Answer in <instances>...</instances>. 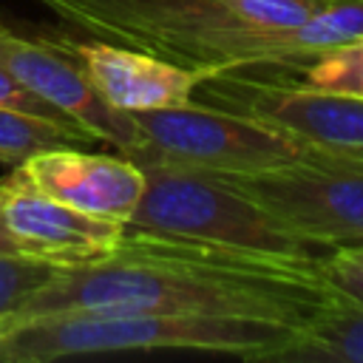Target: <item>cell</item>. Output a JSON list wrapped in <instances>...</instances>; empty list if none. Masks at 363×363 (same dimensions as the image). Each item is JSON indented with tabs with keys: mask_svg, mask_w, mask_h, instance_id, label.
<instances>
[{
	"mask_svg": "<svg viewBox=\"0 0 363 363\" xmlns=\"http://www.w3.org/2000/svg\"><path fill=\"white\" fill-rule=\"evenodd\" d=\"M298 329L250 318L190 315H43L0 329V363H51L108 352L190 349L272 360Z\"/></svg>",
	"mask_w": 363,
	"mask_h": 363,
	"instance_id": "obj_3",
	"label": "cell"
},
{
	"mask_svg": "<svg viewBox=\"0 0 363 363\" xmlns=\"http://www.w3.org/2000/svg\"><path fill=\"white\" fill-rule=\"evenodd\" d=\"M62 54H68L94 91L116 111H156L176 108L196 96L199 82L204 79L199 71L167 62L147 51L108 43V40H74V37H48Z\"/></svg>",
	"mask_w": 363,
	"mask_h": 363,
	"instance_id": "obj_10",
	"label": "cell"
},
{
	"mask_svg": "<svg viewBox=\"0 0 363 363\" xmlns=\"http://www.w3.org/2000/svg\"><path fill=\"white\" fill-rule=\"evenodd\" d=\"M130 119L142 136L136 164L162 162L207 173H247L292 162L312 147L252 116L193 99L176 108L133 111Z\"/></svg>",
	"mask_w": 363,
	"mask_h": 363,
	"instance_id": "obj_6",
	"label": "cell"
},
{
	"mask_svg": "<svg viewBox=\"0 0 363 363\" xmlns=\"http://www.w3.org/2000/svg\"><path fill=\"white\" fill-rule=\"evenodd\" d=\"M17 167L48 196L119 224H128L145 193V170L122 153H85L77 145H62L34 153Z\"/></svg>",
	"mask_w": 363,
	"mask_h": 363,
	"instance_id": "obj_11",
	"label": "cell"
},
{
	"mask_svg": "<svg viewBox=\"0 0 363 363\" xmlns=\"http://www.w3.org/2000/svg\"><path fill=\"white\" fill-rule=\"evenodd\" d=\"M0 252H17L11 238H9V233H6V227H3V221H0Z\"/></svg>",
	"mask_w": 363,
	"mask_h": 363,
	"instance_id": "obj_18",
	"label": "cell"
},
{
	"mask_svg": "<svg viewBox=\"0 0 363 363\" xmlns=\"http://www.w3.org/2000/svg\"><path fill=\"white\" fill-rule=\"evenodd\" d=\"M94 136L71 122H57L11 108H0V162L20 164L34 153L62 145H91Z\"/></svg>",
	"mask_w": 363,
	"mask_h": 363,
	"instance_id": "obj_13",
	"label": "cell"
},
{
	"mask_svg": "<svg viewBox=\"0 0 363 363\" xmlns=\"http://www.w3.org/2000/svg\"><path fill=\"white\" fill-rule=\"evenodd\" d=\"M309 85L363 96V34L303 65Z\"/></svg>",
	"mask_w": 363,
	"mask_h": 363,
	"instance_id": "obj_14",
	"label": "cell"
},
{
	"mask_svg": "<svg viewBox=\"0 0 363 363\" xmlns=\"http://www.w3.org/2000/svg\"><path fill=\"white\" fill-rule=\"evenodd\" d=\"M275 363H363V303L335 295L320 312L281 349Z\"/></svg>",
	"mask_w": 363,
	"mask_h": 363,
	"instance_id": "obj_12",
	"label": "cell"
},
{
	"mask_svg": "<svg viewBox=\"0 0 363 363\" xmlns=\"http://www.w3.org/2000/svg\"><path fill=\"white\" fill-rule=\"evenodd\" d=\"M0 221L20 255L51 267L105 258L125 230L119 221L79 213L48 196L17 164L0 179Z\"/></svg>",
	"mask_w": 363,
	"mask_h": 363,
	"instance_id": "obj_9",
	"label": "cell"
},
{
	"mask_svg": "<svg viewBox=\"0 0 363 363\" xmlns=\"http://www.w3.org/2000/svg\"><path fill=\"white\" fill-rule=\"evenodd\" d=\"M139 167L145 170V193L128 227L233 250L295 258L323 255V250L286 230L264 207L207 170L162 162H145Z\"/></svg>",
	"mask_w": 363,
	"mask_h": 363,
	"instance_id": "obj_4",
	"label": "cell"
},
{
	"mask_svg": "<svg viewBox=\"0 0 363 363\" xmlns=\"http://www.w3.org/2000/svg\"><path fill=\"white\" fill-rule=\"evenodd\" d=\"M323 275L337 292L363 303V241L329 250L323 255Z\"/></svg>",
	"mask_w": 363,
	"mask_h": 363,
	"instance_id": "obj_16",
	"label": "cell"
},
{
	"mask_svg": "<svg viewBox=\"0 0 363 363\" xmlns=\"http://www.w3.org/2000/svg\"><path fill=\"white\" fill-rule=\"evenodd\" d=\"M323 255L233 250L125 224L105 258L54 267L0 329L43 315H190L272 320L301 332L335 295Z\"/></svg>",
	"mask_w": 363,
	"mask_h": 363,
	"instance_id": "obj_1",
	"label": "cell"
},
{
	"mask_svg": "<svg viewBox=\"0 0 363 363\" xmlns=\"http://www.w3.org/2000/svg\"><path fill=\"white\" fill-rule=\"evenodd\" d=\"M0 108H11V111H23V113H34V116H45V119H57V122H68L60 111H54L51 105H45L37 94H31L23 82H17L3 65H0ZM74 125V122H71ZM85 130V128H82Z\"/></svg>",
	"mask_w": 363,
	"mask_h": 363,
	"instance_id": "obj_17",
	"label": "cell"
},
{
	"mask_svg": "<svg viewBox=\"0 0 363 363\" xmlns=\"http://www.w3.org/2000/svg\"><path fill=\"white\" fill-rule=\"evenodd\" d=\"M275 221L329 252L363 241V153L309 147L303 156L247 173H213Z\"/></svg>",
	"mask_w": 363,
	"mask_h": 363,
	"instance_id": "obj_5",
	"label": "cell"
},
{
	"mask_svg": "<svg viewBox=\"0 0 363 363\" xmlns=\"http://www.w3.org/2000/svg\"><path fill=\"white\" fill-rule=\"evenodd\" d=\"M199 88L207 105L252 116L312 147L363 153V96L309 82L244 77L241 71L204 77Z\"/></svg>",
	"mask_w": 363,
	"mask_h": 363,
	"instance_id": "obj_7",
	"label": "cell"
},
{
	"mask_svg": "<svg viewBox=\"0 0 363 363\" xmlns=\"http://www.w3.org/2000/svg\"><path fill=\"white\" fill-rule=\"evenodd\" d=\"M79 34L201 77L303 68L363 34V0H34Z\"/></svg>",
	"mask_w": 363,
	"mask_h": 363,
	"instance_id": "obj_2",
	"label": "cell"
},
{
	"mask_svg": "<svg viewBox=\"0 0 363 363\" xmlns=\"http://www.w3.org/2000/svg\"><path fill=\"white\" fill-rule=\"evenodd\" d=\"M0 65L68 122L85 128L94 142L111 145L128 159L142 150V136L130 113L111 108L85 79L79 65L48 37L28 40L11 26L0 23Z\"/></svg>",
	"mask_w": 363,
	"mask_h": 363,
	"instance_id": "obj_8",
	"label": "cell"
},
{
	"mask_svg": "<svg viewBox=\"0 0 363 363\" xmlns=\"http://www.w3.org/2000/svg\"><path fill=\"white\" fill-rule=\"evenodd\" d=\"M54 272L51 264L20 255L0 252V323Z\"/></svg>",
	"mask_w": 363,
	"mask_h": 363,
	"instance_id": "obj_15",
	"label": "cell"
}]
</instances>
